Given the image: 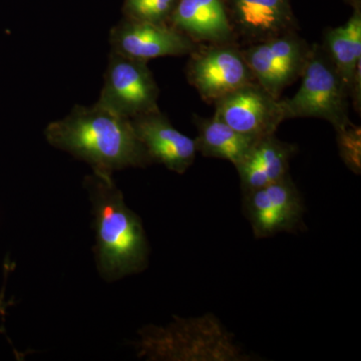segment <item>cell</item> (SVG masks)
Segmentation results:
<instances>
[{
    "label": "cell",
    "instance_id": "obj_16",
    "mask_svg": "<svg viewBox=\"0 0 361 361\" xmlns=\"http://www.w3.org/2000/svg\"><path fill=\"white\" fill-rule=\"evenodd\" d=\"M264 188L279 217L282 231L293 233L300 230L305 206L290 175L285 176Z\"/></svg>",
    "mask_w": 361,
    "mask_h": 361
},
{
    "label": "cell",
    "instance_id": "obj_10",
    "mask_svg": "<svg viewBox=\"0 0 361 361\" xmlns=\"http://www.w3.org/2000/svg\"><path fill=\"white\" fill-rule=\"evenodd\" d=\"M130 122L153 163L177 174H184L193 165L198 153L195 140L176 129L160 110L135 116Z\"/></svg>",
    "mask_w": 361,
    "mask_h": 361
},
{
    "label": "cell",
    "instance_id": "obj_4",
    "mask_svg": "<svg viewBox=\"0 0 361 361\" xmlns=\"http://www.w3.org/2000/svg\"><path fill=\"white\" fill-rule=\"evenodd\" d=\"M301 85L293 97L280 99L285 118H318L336 130L351 123L348 118L349 92L324 49L310 47L300 75Z\"/></svg>",
    "mask_w": 361,
    "mask_h": 361
},
{
    "label": "cell",
    "instance_id": "obj_17",
    "mask_svg": "<svg viewBox=\"0 0 361 361\" xmlns=\"http://www.w3.org/2000/svg\"><path fill=\"white\" fill-rule=\"evenodd\" d=\"M243 208L256 238H268L283 232L265 188L243 193Z\"/></svg>",
    "mask_w": 361,
    "mask_h": 361
},
{
    "label": "cell",
    "instance_id": "obj_8",
    "mask_svg": "<svg viewBox=\"0 0 361 361\" xmlns=\"http://www.w3.org/2000/svg\"><path fill=\"white\" fill-rule=\"evenodd\" d=\"M214 106V116L240 134L257 140L274 135L286 120L280 99L256 82L220 97Z\"/></svg>",
    "mask_w": 361,
    "mask_h": 361
},
{
    "label": "cell",
    "instance_id": "obj_18",
    "mask_svg": "<svg viewBox=\"0 0 361 361\" xmlns=\"http://www.w3.org/2000/svg\"><path fill=\"white\" fill-rule=\"evenodd\" d=\"M178 0H125L123 16L130 20L168 23Z\"/></svg>",
    "mask_w": 361,
    "mask_h": 361
},
{
    "label": "cell",
    "instance_id": "obj_6",
    "mask_svg": "<svg viewBox=\"0 0 361 361\" xmlns=\"http://www.w3.org/2000/svg\"><path fill=\"white\" fill-rule=\"evenodd\" d=\"M189 56L188 82L207 103L214 104L220 97L256 82L241 49L234 42L199 44Z\"/></svg>",
    "mask_w": 361,
    "mask_h": 361
},
{
    "label": "cell",
    "instance_id": "obj_1",
    "mask_svg": "<svg viewBox=\"0 0 361 361\" xmlns=\"http://www.w3.org/2000/svg\"><path fill=\"white\" fill-rule=\"evenodd\" d=\"M44 135L52 147L87 161L94 173L113 175L153 164L130 118L97 103L73 106L65 118L49 123Z\"/></svg>",
    "mask_w": 361,
    "mask_h": 361
},
{
    "label": "cell",
    "instance_id": "obj_5",
    "mask_svg": "<svg viewBox=\"0 0 361 361\" xmlns=\"http://www.w3.org/2000/svg\"><path fill=\"white\" fill-rule=\"evenodd\" d=\"M159 94L148 63L111 51L97 104L132 120L160 110Z\"/></svg>",
    "mask_w": 361,
    "mask_h": 361
},
{
    "label": "cell",
    "instance_id": "obj_2",
    "mask_svg": "<svg viewBox=\"0 0 361 361\" xmlns=\"http://www.w3.org/2000/svg\"><path fill=\"white\" fill-rule=\"evenodd\" d=\"M89 192L97 233V264L108 281L146 269L149 243L141 218L125 203L109 174L92 173L84 180Z\"/></svg>",
    "mask_w": 361,
    "mask_h": 361
},
{
    "label": "cell",
    "instance_id": "obj_15",
    "mask_svg": "<svg viewBox=\"0 0 361 361\" xmlns=\"http://www.w3.org/2000/svg\"><path fill=\"white\" fill-rule=\"evenodd\" d=\"M324 42L325 52L350 92L355 73L361 70L360 6H355L345 25L327 30Z\"/></svg>",
    "mask_w": 361,
    "mask_h": 361
},
{
    "label": "cell",
    "instance_id": "obj_7",
    "mask_svg": "<svg viewBox=\"0 0 361 361\" xmlns=\"http://www.w3.org/2000/svg\"><path fill=\"white\" fill-rule=\"evenodd\" d=\"M240 49L256 82L280 99L284 89L300 78L310 45L294 30Z\"/></svg>",
    "mask_w": 361,
    "mask_h": 361
},
{
    "label": "cell",
    "instance_id": "obj_20",
    "mask_svg": "<svg viewBox=\"0 0 361 361\" xmlns=\"http://www.w3.org/2000/svg\"><path fill=\"white\" fill-rule=\"evenodd\" d=\"M6 278H4V288H2L1 293H0V318L4 317L6 310L9 303L6 302L4 300V289H6Z\"/></svg>",
    "mask_w": 361,
    "mask_h": 361
},
{
    "label": "cell",
    "instance_id": "obj_9",
    "mask_svg": "<svg viewBox=\"0 0 361 361\" xmlns=\"http://www.w3.org/2000/svg\"><path fill=\"white\" fill-rule=\"evenodd\" d=\"M111 51L148 63L163 56H190L199 44L169 23L123 18L110 32Z\"/></svg>",
    "mask_w": 361,
    "mask_h": 361
},
{
    "label": "cell",
    "instance_id": "obj_19",
    "mask_svg": "<svg viewBox=\"0 0 361 361\" xmlns=\"http://www.w3.org/2000/svg\"><path fill=\"white\" fill-rule=\"evenodd\" d=\"M341 156L355 171L360 170V128L349 123L336 130Z\"/></svg>",
    "mask_w": 361,
    "mask_h": 361
},
{
    "label": "cell",
    "instance_id": "obj_21",
    "mask_svg": "<svg viewBox=\"0 0 361 361\" xmlns=\"http://www.w3.org/2000/svg\"><path fill=\"white\" fill-rule=\"evenodd\" d=\"M349 2L353 4V6H360V0H348Z\"/></svg>",
    "mask_w": 361,
    "mask_h": 361
},
{
    "label": "cell",
    "instance_id": "obj_3",
    "mask_svg": "<svg viewBox=\"0 0 361 361\" xmlns=\"http://www.w3.org/2000/svg\"><path fill=\"white\" fill-rule=\"evenodd\" d=\"M137 355L148 360L246 361L234 336L215 315L175 317L168 326L148 325L140 331Z\"/></svg>",
    "mask_w": 361,
    "mask_h": 361
},
{
    "label": "cell",
    "instance_id": "obj_11",
    "mask_svg": "<svg viewBox=\"0 0 361 361\" xmlns=\"http://www.w3.org/2000/svg\"><path fill=\"white\" fill-rule=\"evenodd\" d=\"M227 13L235 35L250 44L296 30L289 0H229Z\"/></svg>",
    "mask_w": 361,
    "mask_h": 361
},
{
    "label": "cell",
    "instance_id": "obj_14",
    "mask_svg": "<svg viewBox=\"0 0 361 361\" xmlns=\"http://www.w3.org/2000/svg\"><path fill=\"white\" fill-rule=\"evenodd\" d=\"M198 135L195 140L197 152L207 158L229 161L236 167L249 153L257 139L240 134L219 118L194 116Z\"/></svg>",
    "mask_w": 361,
    "mask_h": 361
},
{
    "label": "cell",
    "instance_id": "obj_13",
    "mask_svg": "<svg viewBox=\"0 0 361 361\" xmlns=\"http://www.w3.org/2000/svg\"><path fill=\"white\" fill-rule=\"evenodd\" d=\"M297 146L270 135L259 139L243 160L236 166L242 192L262 189L289 174V164Z\"/></svg>",
    "mask_w": 361,
    "mask_h": 361
},
{
    "label": "cell",
    "instance_id": "obj_12",
    "mask_svg": "<svg viewBox=\"0 0 361 361\" xmlns=\"http://www.w3.org/2000/svg\"><path fill=\"white\" fill-rule=\"evenodd\" d=\"M168 23L197 44H227L236 39L224 0H178Z\"/></svg>",
    "mask_w": 361,
    "mask_h": 361
}]
</instances>
